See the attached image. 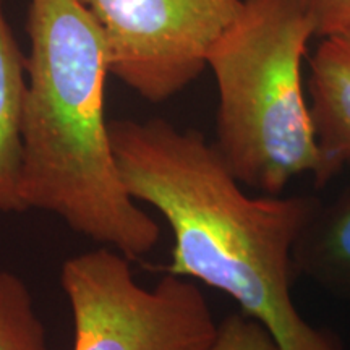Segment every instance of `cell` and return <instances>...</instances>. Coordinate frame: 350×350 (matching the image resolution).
I'll return each mask as SVG.
<instances>
[{"label": "cell", "instance_id": "5", "mask_svg": "<svg viewBox=\"0 0 350 350\" xmlns=\"http://www.w3.org/2000/svg\"><path fill=\"white\" fill-rule=\"evenodd\" d=\"M103 29L109 73L151 103L180 93L243 0H81Z\"/></svg>", "mask_w": 350, "mask_h": 350}, {"label": "cell", "instance_id": "1", "mask_svg": "<svg viewBox=\"0 0 350 350\" xmlns=\"http://www.w3.org/2000/svg\"><path fill=\"white\" fill-rule=\"evenodd\" d=\"M109 137L125 190L172 229L169 274L226 292L279 350H344L292 297L294 245L318 200L250 196L203 133L167 120H111Z\"/></svg>", "mask_w": 350, "mask_h": 350}, {"label": "cell", "instance_id": "3", "mask_svg": "<svg viewBox=\"0 0 350 350\" xmlns=\"http://www.w3.org/2000/svg\"><path fill=\"white\" fill-rule=\"evenodd\" d=\"M313 36L304 0H243L208 54L219 96L214 148L235 180L265 195L321 165L301 77Z\"/></svg>", "mask_w": 350, "mask_h": 350}, {"label": "cell", "instance_id": "8", "mask_svg": "<svg viewBox=\"0 0 350 350\" xmlns=\"http://www.w3.org/2000/svg\"><path fill=\"white\" fill-rule=\"evenodd\" d=\"M26 59L0 0V213H21L20 177L23 163V107Z\"/></svg>", "mask_w": 350, "mask_h": 350}, {"label": "cell", "instance_id": "4", "mask_svg": "<svg viewBox=\"0 0 350 350\" xmlns=\"http://www.w3.org/2000/svg\"><path fill=\"white\" fill-rule=\"evenodd\" d=\"M60 282L73 314V350H208L217 336L193 282L167 273L154 287L139 286L129 258L111 247L70 258Z\"/></svg>", "mask_w": 350, "mask_h": 350}, {"label": "cell", "instance_id": "2", "mask_svg": "<svg viewBox=\"0 0 350 350\" xmlns=\"http://www.w3.org/2000/svg\"><path fill=\"white\" fill-rule=\"evenodd\" d=\"M26 59L23 211L52 213L129 260L150 253L161 229L125 190L111 146L103 29L81 0H31Z\"/></svg>", "mask_w": 350, "mask_h": 350}, {"label": "cell", "instance_id": "11", "mask_svg": "<svg viewBox=\"0 0 350 350\" xmlns=\"http://www.w3.org/2000/svg\"><path fill=\"white\" fill-rule=\"evenodd\" d=\"M312 15L317 36L350 29V0H304Z\"/></svg>", "mask_w": 350, "mask_h": 350}, {"label": "cell", "instance_id": "10", "mask_svg": "<svg viewBox=\"0 0 350 350\" xmlns=\"http://www.w3.org/2000/svg\"><path fill=\"white\" fill-rule=\"evenodd\" d=\"M208 350H279L269 331L248 314H230L217 327Z\"/></svg>", "mask_w": 350, "mask_h": 350}, {"label": "cell", "instance_id": "7", "mask_svg": "<svg viewBox=\"0 0 350 350\" xmlns=\"http://www.w3.org/2000/svg\"><path fill=\"white\" fill-rule=\"evenodd\" d=\"M294 266L327 291L350 297V185L310 214L295 240Z\"/></svg>", "mask_w": 350, "mask_h": 350}, {"label": "cell", "instance_id": "9", "mask_svg": "<svg viewBox=\"0 0 350 350\" xmlns=\"http://www.w3.org/2000/svg\"><path fill=\"white\" fill-rule=\"evenodd\" d=\"M0 350H49L28 287L8 271H0Z\"/></svg>", "mask_w": 350, "mask_h": 350}, {"label": "cell", "instance_id": "6", "mask_svg": "<svg viewBox=\"0 0 350 350\" xmlns=\"http://www.w3.org/2000/svg\"><path fill=\"white\" fill-rule=\"evenodd\" d=\"M310 60V113L321 154L314 175L325 187L350 165V29L323 36Z\"/></svg>", "mask_w": 350, "mask_h": 350}]
</instances>
